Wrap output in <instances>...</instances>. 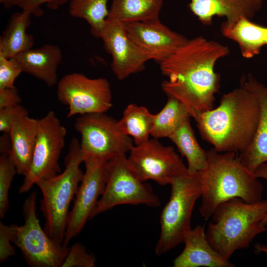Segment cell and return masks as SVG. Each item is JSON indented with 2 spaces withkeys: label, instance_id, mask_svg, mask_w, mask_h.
<instances>
[{
  "label": "cell",
  "instance_id": "52a82bcc",
  "mask_svg": "<svg viewBox=\"0 0 267 267\" xmlns=\"http://www.w3.org/2000/svg\"><path fill=\"white\" fill-rule=\"evenodd\" d=\"M101 196L89 220L120 205L157 207L161 204L151 186L139 178L126 154L107 162L106 185Z\"/></svg>",
  "mask_w": 267,
  "mask_h": 267
},
{
  "label": "cell",
  "instance_id": "7c38bea8",
  "mask_svg": "<svg viewBox=\"0 0 267 267\" xmlns=\"http://www.w3.org/2000/svg\"><path fill=\"white\" fill-rule=\"evenodd\" d=\"M108 161L93 157L84 160L85 172L70 211L63 246L68 247L70 241L82 230L104 192L106 182Z\"/></svg>",
  "mask_w": 267,
  "mask_h": 267
},
{
  "label": "cell",
  "instance_id": "9c48e42d",
  "mask_svg": "<svg viewBox=\"0 0 267 267\" xmlns=\"http://www.w3.org/2000/svg\"><path fill=\"white\" fill-rule=\"evenodd\" d=\"M75 129L81 135V149L85 158L93 156L109 161L129 152L134 146L132 137L120 131L118 121L105 113L80 115Z\"/></svg>",
  "mask_w": 267,
  "mask_h": 267
},
{
  "label": "cell",
  "instance_id": "8fae6325",
  "mask_svg": "<svg viewBox=\"0 0 267 267\" xmlns=\"http://www.w3.org/2000/svg\"><path fill=\"white\" fill-rule=\"evenodd\" d=\"M57 97L68 106L67 117L105 113L112 106L110 86L104 78H89L79 73L68 74L57 83Z\"/></svg>",
  "mask_w": 267,
  "mask_h": 267
},
{
  "label": "cell",
  "instance_id": "83f0119b",
  "mask_svg": "<svg viewBox=\"0 0 267 267\" xmlns=\"http://www.w3.org/2000/svg\"><path fill=\"white\" fill-rule=\"evenodd\" d=\"M16 168L9 153L0 156V217L3 219L9 208L8 192Z\"/></svg>",
  "mask_w": 267,
  "mask_h": 267
},
{
  "label": "cell",
  "instance_id": "4dcf8cb0",
  "mask_svg": "<svg viewBox=\"0 0 267 267\" xmlns=\"http://www.w3.org/2000/svg\"><path fill=\"white\" fill-rule=\"evenodd\" d=\"M22 72L21 66L15 57L0 55V89L14 86L16 79Z\"/></svg>",
  "mask_w": 267,
  "mask_h": 267
},
{
  "label": "cell",
  "instance_id": "8d00e7d4",
  "mask_svg": "<svg viewBox=\"0 0 267 267\" xmlns=\"http://www.w3.org/2000/svg\"><path fill=\"white\" fill-rule=\"evenodd\" d=\"M265 45H267V27L265 29Z\"/></svg>",
  "mask_w": 267,
  "mask_h": 267
},
{
  "label": "cell",
  "instance_id": "cb8c5ba5",
  "mask_svg": "<svg viewBox=\"0 0 267 267\" xmlns=\"http://www.w3.org/2000/svg\"><path fill=\"white\" fill-rule=\"evenodd\" d=\"M190 118L184 120L169 138L186 158L188 170L198 172L206 167L207 152L200 146L197 140Z\"/></svg>",
  "mask_w": 267,
  "mask_h": 267
},
{
  "label": "cell",
  "instance_id": "4fadbf2b",
  "mask_svg": "<svg viewBox=\"0 0 267 267\" xmlns=\"http://www.w3.org/2000/svg\"><path fill=\"white\" fill-rule=\"evenodd\" d=\"M128 159L141 181L153 180L164 186L185 172L187 167L173 147L164 146L157 139L134 145Z\"/></svg>",
  "mask_w": 267,
  "mask_h": 267
},
{
  "label": "cell",
  "instance_id": "d4e9b609",
  "mask_svg": "<svg viewBox=\"0 0 267 267\" xmlns=\"http://www.w3.org/2000/svg\"><path fill=\"white\" fill-rule=\"evenodd\" d=\"M154 119V114L146 107L132 103L125 109L118 125L123 134L132 137L135 145H139L149 139Z\"/></svg>",
  "mask_w": 267,
  "mask_h": 267
},
{
  "label": "cell",
  "instance_id": "d590c367",
  "mask_svg": "<svg viewBox=\"0 0 267 267\" xmlns=\"http://www.w3.org/2000/svg\"><path fill=\"white\" fill-rule=\"evenodd\" d=\"M254 247L255 251L256 253H264L267 257V245L257 243L255 244Z\"/></svg>",
  "mask_w": 267,
  "mask_h": 267
},
{
  "label": "cell",
  "instance_id": "ac0fdd59",
  "mask_svg": "<svg viewBox=\"0 0 267 267\" xmlns=\"http://www.w3.org/2000/svg\"><path fill=\"white\" fill-rule=\"evenodd\" d=\"M182 252L173 261L174 267H234L208 242L204 225H197L185 234Z\"/></svg>",
  "mask_w": 267,
  "mask_h": 267
},
{
  "label": "cell",
  "instance_id": "6da1fadb",
  "mask_svg": "<svg viewBox=\"0 0 267 267\" xmlns=\"http://www.w3.org/2000/svg\"><path fill=\"white\" fill-rule=\"evenodd\" d=\"M229 53L227 46L202 36L188 41L160 65L167 79L163 91L185 107L195 120L214 108L220 77L215 71L217 62Z\"/></svg>",
  "mask_w": 267,
  "mask_h": 267
},
{
  "label": "cell",
  "instance_id": "9a60e30c",
  "mask_svg": "<svg viewBox=\"0 0 267 267\" xmlns=\"http://www.w3.org/2000/svg\"><path fill=\"white\" fill-rule=\"evenodd\" d=\"M100 38L112 57L111 69L118 79L123 80L144 69L149 59L129 38L124 23L107 18Z\"/></svg>",
  "mask_w": 267,
  "mask_h": 267
},
{
  "label": "cell",
  "instance_id": "7402d4cb",
  "mask_svg": "<svg viewBox=\"0 0 267 267\" xmlns=\"http://www.w3.org/2000/svg\"><path fill=\"white\" fill-rule=\"evenodd\" d=\"M266 27L242 17L231 25L222 23L221 30L225 37L236 42L242 55L246 58L259 54L265 45Z\"/></svg>",
  "mask_w": 267,
  "mask_h": 267
},
{
  "label": "cell",
  "instance_id": "1f68e13d",
  "mask_svg": "<svg viewBox=\"0 0 267 267\" xmlns=\"http://www.w3.org/2000/svg\"><path fill=\"white\" fill-rule=\"evenodd\" d=\"M28 116V110L20 104L0 109V131L9 134L16 123Z\"/></svg>",
  "mask_w": 267,
  "mask_h": 267
},
{
  "label": "cell",
  "instance_id": "d6986e66",
  "mask_svg": "<svg viewBox=\"0 0 267 267\" xmlns=\"http://www.w3.org/2000/svg\"><path fill=\"white\" fill-rule=\"evenodd\" d=\"M20 64L23 72L44 82L48 87L57 84V68L62 60L60 48L47 44L31 48L14 57Z\"/></svg>",
  "mask_w": 267,
  "mask_h": 267
},
{
  "label": "cell",
  "instance_id": "ba28073f",
  "mask_svg": "<svg viewBox=\"0 0 267 267\" xmlns=\"http://www.w3.org/2000/svg\"><path fill=\"white\" fill-rule=\"evenodd\" d=\"M36 192H33L24 201V223L10 225L11 242L19 249L30 267H61L68 246L57 243L42 228L36 214Z\"/></svg>",
  "mask_w": 267,
  "mask_h": 267
},
{
  "label": "cell",
  "instance_id": "44dd1931",
  "mask_svg": "<svg viewBox=\"0 0 267 267\" xmlns=\"http://www.w3.org/2000/svg\"><path fill=\"white\" fill-rule=\"evenodd\" d=\"M31 15L24 10L11 15L0 37V55L8 58L14 57L32 48L34 37L26 32L31 24Z\"/></svg>",
  "mask_w": 267,
  "mask_h": 267
},
{
  "label": "cell",
  "instance_id": "ffe728a7",
  "mask_svg": "<svg viewBox=\"0 0 267 267\" xmlns=\"http://www.w3.org/2000/svg\"><path fill=\"white\" fill-rule=\"evenodd\" d=\"M38 132V119L28 116L16 123L9 133L11 144L9 155L15 165L17 174L24 177L31 166Z\"/></svg>",
  "mask_w": 267,
  "mask_h": 267
},
{
  "label": "cell",
  "instance_id": "e575fe53",
  "mask_svg": "<svg viewBox=\"0 0 267 267\" xmlns=\"http://www.w3.org/2000/svg\"><path fill=\"white\" fill-rule=\"evenodd\" d=\"M258 178H262L267 180V163L261 165L254 172ZM262 223L267 227V214L262 222Z\"/></svg>",
  "mask_w": 267,
  "mask_h": 267
},
{
  "label": "cell",
  "instance_id": "836d02e7",
  "mask_svg": "<svg viewBox=\"0 0 267 267\" xmlns=\"http://www.w3.org/2000/svg\"><path fill=\"white\" fill-rule=\"evenodd\" d=\"M21 101L18 89L15 86L0 89V109L20 104Z\"/></svg>",
  "mask_w": 267,
  "mask_h": 267
},
{
  "label": "cell",
  "instance_id": "4316f807",
  "mask_svg": "<svg viewBox=\"0 0 267 267\" xmlns=\"http://www.w3.org/2000/svg\"><path fill=\"white\" fill-rule=\"evenodd\" d=\"M108 0H71L69 11L73 17L86 20L90 27L91 34L100 38L109 14Z\"/></svg>",
  "mask_w": 267,
  "mask_h": 267
},
{
  "label": "cell",
  "instance_id": "277c9868",
  "mask_svg": "<svg viewBox=\"0 0 267 267\" xmlns=\"http://www.w3.org/2000/svg\"><path fill=\"white\" fill-rule=\"evenodd\" d=\"M267 214V200L249 203L233 198L218 205L205 232L213 248L229 260L237 250L249 247L267 227L262 222Z\"/></svg>",
  "mask_w": 267,
  "mask_h": 267
},
{
  "label": "cell",
  "instance_id": "d6a6232c",
  "mask_svg": "<svg viewBox=\"0 0 267 267\" xmlns=\"http://www.w3.org/2000/svg\"><path fill=\"white\" fill-rule=\"evenodd\" d=\"M10 225L0 222V263H4L15 254V248L10 242Z\"/></svg>",
  "mask_w": 267,
  "mask_h": 267
},
{
  "label": "cell",
  "instance_id": "3957f363",
  "mask_svg": "<svg viewBox=\"0 0 267 267\" xmlns=\"http://www.w3.org/2000/svg\"><path fill=\"white\" fill-rule=\"evenodd\" d=\"M207 163L198 172L202 203L199 210L207 220L221 203L239 198L249 203L262 200V184L234 152H222L214 148L207 151Z\"/></svg>",
  "mask_w": 267,
  "mask_h": 267
},
{
  "label": "cell",
  "instance_id": "30bf717a",
  "mask_svg": "<svg viewBox=\"0 0 267 267\" xmlns=\"http://www.w3.org/2000/svg\"><path fill=\"white\" fill-rule=\"evenodd\" d=\"M66 129L55 113L49 111L38 119V132L31 166L19 193L28 192L39 180L47 179L61 172L59 159L64 147Z\"/></svg>",
  "mask_w": 267,
  "mask_h": 267
},
{
  "label": "cell",
  "instance_id": "f1b7e54d",
  "mask_svg": "<svg viewBox=\"0 0 267 267\" xmlns=\"http://www.w3.org/2000/svg\"><path fill=\"white\" fill-rule=\"evenodd\" d=\"M96 262L94 255L88 253L83 245L77 242L68 247L61 267H93Z\"/></svg>",
  "mask_w": 267,
  "mask_h": 267
},
{
  "label": "cell",
  "instance_id": "8992f818",
  "mask_svg": "<svg viewBox=\"0 0 267 267\" xmlns=\"http://www.w3.org/2000/svg\"><path fill=\"white\" fill-rule=\"evenodd\" d=\"M170 185V197L160 216V234L155 249L158 256L183 242L185 234L191 229L190 221L195 203L201 196L198 172L187 169Z\"/></svg>",
  "mask_w": 267,
  "mask_h": 267
},
{
  "label": "cell",
  "instance_id": "603a6c76",
  "mask_svg": "<svg viewBox=\"0 0 267 267\" xmlns=\"http://www.w3.org/2000/svg\"><path fill=\"white\" fill-rule=\"evenodd\" d=\"M163 0H112L107 18L123 23L158 20Z\"/></svg>",
  "mask_w": 267,
  "mask_h": 267
},
{
  "label": "cell",
  "instance_id": "f546056e",
  "mask_svg": "<svg viewBox=\"0 0 267 267\" xmlns=\"http://www.w3.org/2000/svg\"><path fill=\"white\" fill-rule=\"evenodd\" d=\"M67 0H0L6 9L13 6H18L22 10L27 11L37 17L41 16L43 11L41 5L46 3L48 7L56 9Z\"/></svg>",
  "mask_w": 267,
  "mask_h": 267
},
{
  "label": "cell",
  "instance_id": "484cf974",
  "mask_svg": "<svg viewBox=\"0 0 267 267\" xmlns=\"http://www.w3.org/2000/svg\"><path fill=\"white\" fill-rule=\"evenodd\" d=\"M191 117L183 104L176 98L168 96L161 110L154 114L150 135L154 138H169L182 122Z\"/></svg>",
  "mask_w": 267,
  "mask_h": 267
},
{
  "label": "cell",
  "instance_id": "2e32d148",
  "mask_svg": "<svg viewBox=\"0 0 267 267\" xmlns=\"http://www.w3.org/2000/svg\"><path fill=\"white\" fill-rule=\"evenodd\" d=\"M240 85L256 96L260 105V117L254 138L247 149L238 155L240 161L254 173L261 165L267 163V87L251 75L242 77Z\"/></svg>",
  "mask_w": 267,
  "mask_h": 267
},
{
  "label": "cell",
  "instance_id": "5bb4252c",
  "mask_svg": "<svg viewBox=\"0 0 267 267\" xmlns=\"http://www.w3.org/2000/svg\"><path fill=\"white\" fill-rule=\"evenodd\" d=\"M127 33L148 59L159 64L183 45L188 39L156 20L124 23Z\"/></svg>",
  "mask_w": 267,
  "mask_h": 267
},
{
  "label": "cell",
  "instance_id": "5b68a950",
  "mask_svg": "<svg viewBox=\"0 0 267 267\" xmlns=\"http://www.w3.org/2000/svg\"><path fill=\"white\" fill-rule=\"evenodd\" d=\"M84 159L80 142L73 138L65 158L64 170L52 178L39 180L36 183L43 194L40 210L45 219L44 230L51 239L62 245L69 206L83 177L80 166Z\"/></svg>",
  "mask_w": 267,
  "mask_h": 267
},
{
  "label": "cell",
  "instance_id": "e0dca14e",
  "mask_svg": "<svg viewBox=\"0 0 267 267\" xmlns=\"http://www.w3.org/2000/svg\"><path fill=\"white\" fill-rule=\"evenodd\" d=\"M192 12L204 25H209L215 16H223L229 26L242 17L250 20L262 6L263 0H189Z\"/></svg>",
  "mask_w": 267,
  "mask_h": 267
},
{
  "label": "cell",
  "instance_id": "7a4b0ae2",
  "mask_svg": "<svg viewBox=\"0 0 267 267\" xmlns=\"http://www.w3.org/2000/svg\"><path fill=\"white\" fill-rule=\"evenodd\" d=\"M256 96L244 86L223 94L219 105L195 120L202 138L220 152L241 153L251 144L260 117Z\"/></svg>",
  "mask_w": 267,
  "mask_h": 267
}]
</instances>
